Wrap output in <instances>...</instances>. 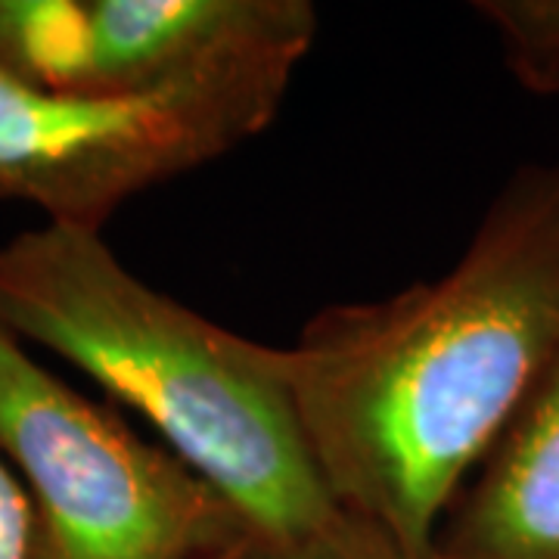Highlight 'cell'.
<instances>
[{
    "label": "cell",
    "instance_id": "10",
    "mask_svg": "<svg viewBox=\"0 0 559 559\" xmlns=\"http://www.w3.org/2000/svg\"><path fill=\"white\" fill-rule=\"evenodd\" d=\"M35 510L20 476L0 457V559H32Z\"/></svg>",
    "mask_w": 559,
    "mask_h": 559
},
{
    "label": "cell",
    "instance_id": "7",
    "mask_svg": "<svg viewBox=\"0 0 559 559\" xmlns=\"http://www.w3.org/2000/svg\"><path fill=\"white\" fill-rule=\"evenodd\" d=\"M0 72L40 91L91 97L87 0H0Z\"/></svg>",
    "mask_w": 559,
    "mask_h": 559
},
{
    "label": "cell",
    "instance_id": "6",
    "mask_svg": "<svg viewBox=\"0 0 559 559\" xmlns=\"http://www.w3.org/2000/svg\"><path fill=\"white\" fill-rule=\"evenodd\" d=\"M436 559H559V358L451 503Z\"/></svg>",
    "mask_w": 559,
    "mask_h": 559
},
{
    "label": "cell",
    "instance_id": "3",
    "mask_svg": "<svg viewBox=\"0 0 559 559\" xmlns=\"http://www.w3.org/2000/svg\"><path fill=\"white\" fill-rule=\"evenodd\" d=\"M0 457L35 510L32 559H212L249 528L187 463L66 385L3 323Z\"/></svg>",
    "mask_w": 559,
    "mask_h": 559
},
{
    "label": "cell",
    "instance_id": "1",
    "mask_svg": "<svg viewBox=\"0 0 559 559\" xmlns=\"http://www.w3.org/2000/svg\"><path fill=\"white\" fill-rule=\"evenodd\" d=\"M559 358V162L500 187L457 264L323 308L283 348L323 481L407 559H436L463 485Z\"/></svg>",
    "mask_w": 559,
    "mask_h": 559
},
{
    "label": "cell",
    "instance_id": "2",
    "mask_svg": "<svg viewBox=\"0 0 559 559\" xmlns=\"http://www.w3.org/2000/svg\"><path fill=\"white\" fill-rule=\"evenodd\" d=\"M0 323L138 411L249 528L301 535L345 516L305 439L283 348L134 277L100 234L44 224L0 242Z\"/></svg>",
    "mask_w": 559,
    "mask_h": 559
},
{
    "label": "cell",
    "instance_id": "9",
    "mask_svg": "<svg viewBox=\"0 0 559 559\" xmlns=\"http://www.w3.org/2000/svg\"><path fill=\"white\" fill-rule=\"evenodd\" d=\"M212 559H407L399 544L373 522L345 513L336 525L301 532V535H267L246 528Z\"/></svg>",
    "mask_w": 559,
    "mask_h": 559
},
{
    "label": "cell",
    "instance_id": "5",
    "mask_svg": "<svg viewBox=\"0 0 559 559\" xmlns=\"http://www.w3.org/2000/svg\"><path fill=\"white\" fill-rule=\"evenodd\" d=\"M91 97H150L246 72H296L318 38L308 0H87Z\"/></svg>",
    "mask_w": 559,
    "mask_h": 559
},
{
    "label": "cell",
    "instance_id": "8",
    "mask_svg": "<svg viewBox=\"0 0 559 559\" xmlns=\"http://www.w3.org/2000/svg\"><path fill=\"white\" fill-rule=\"evenodd\" d=\"M473 10L498 32L507 69L525 91L559 94V0H479Z\"/></svg>",
    "mask_w": 559,
    "mask_h": 559
},
{
    "label": "cell",
    "instance_id": "4",
    "mask_svg": "<svg viewBox=\"0 0 559 559\" xmlns=\"http://www.w3.org/2000/svg\"><path fill=\"white\" fill-rule=\"evenodd\" d=\"M289 79L264 69L150 97H79L0 72V197L100 234L128 200L261 134Z\"/></svg>",
    "mask_w": 559,
    "mask_h": 559
}]
</instances>
